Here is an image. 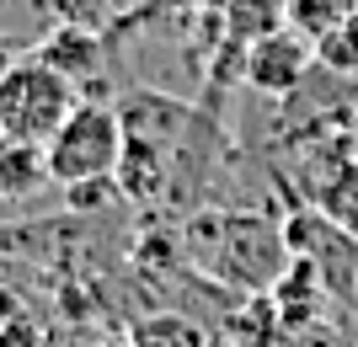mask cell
I'll return each instance as SVG.
<instances>
[{
    "instance_id": "obj_2",
    "label": "cell",
    "mask_w": 358,
    "mask_h": 347,
    "mask_svg": "<svg viewBox=\"0 0 358 347\" xmlns=\"http://www.w3.org/2000/svg\"><path fill=\"white\" fill-rule=\"evenodd\" d=\"M123 145H129V128H123L118 107H107V102H80L70 118L59 123V134L43 145L48 182H54V187H80V182H107V177H118Z\"/></svg>"
},
{
    "instance_id": "obj_6",
    "label": "cell",
    "mask_w": 358,
    "mask_h": 347,
    "mask_svg": "<svg viewBox=\"0 0 358 347\" xmlns=\"http://www.w3.org/2000/svg\"><path fill=\"white\" fill-rule=\"evenodd\" d=\"M284 11H289V0H230V6H224V32L252 48L257 38H268V32L284 27V22H278Z\"/></svg>"
},
{
    "instance_id": "obj_8",
    "label": "cell",
    "mask_w": 358,
    "mask_h": 347,
    "mask_svg": "<svg viewBox=\"0 0 358 347\" xmlns=\"http://www.w3.org/2000/svg\"><path fill=\"white\" fill-rule=\"evenodd\" d=\"M348 11H353L348 0H289L294 32H299V38H315V43H321V38H327V32L337 27V22H343Z\"/></svg>"
},
{
    "instance_id": "obj_5",
    "label": "cell",
    "mask_w": 358,
    "mask_h": 347,
    "mask_svg": "<svg viewBox=\"0 0 358 347\" xmlns=\"http://www.w3.org/2000/svg\"><path fill=\"white\" fill-rule=\"evenodd\" d=\"M54 187L48 182V161H43V145H22V139H0V198H32Z\"/></svg>"
},
{
    "instance_id": "obj_10",
    "label": "cell",
    "mask_w": 358,
    "mask_h": 347,
    "mask_svg": "<svg viewBox=\"0 0 358 347\" xmlns=\"http://www.w3.org/2000/svg\"><path fill=\"white\" fill-rule=\"evenodd\" d=\"M64 193H70L75 209H96V203L113 198V177H107V182H80V187H64Z\"/></svg>"
},
{
    "instance_id": "obj_4",
    "label": "cell",
    "mask_w": 358,
    "mask_h": 347,
    "mask_svg": "<svg viewBox=\"0 0 358 347\" xmlns=\"http://www.w3.org/2000/svg\"><path fill=\"white\" fill-rule=\"evenodd\" d=\"M32 59H43L48 70H59V75L75 80V91H80V80L102 70V43H96L86 27H59L32 48Z\"/></svg>"
},
{
    "instance_id": "obj_9",
    "label": "cell",
    "mask_w": 358,
    "mask_h": 347,
    "mask_svg": "<svg viewBox=\"0 0 358 347\" xmlns=\"http://www.w3.org/2000/svg\"><path fill=\"white\" fill-rule=\"evenodd\" d=\"M134 347H203V337H198L193 320H182V316H155L134 332Z\"/></svg>"
},
{
    "instance_id": "obj_11",
    "label": "cell",
    "mask_w": 358,
    "mask_h": 347,
    "mask_svg": "<svg viewBox=\"0 0 358 347\" xmlns=\"http://www.w3.org/2000/svg\"><path fill=\"white\" fill-rule=\"evenodd\" d=\"M11 320H16V300L0 288V326H11Z\"/></svg>"
},
{
    "instance_id": "obj_3",
    "label": "cell",
    "mask_w": 358,
    "mask_h": 347,
    "mask_svg": "<svg viewBox=\"0 0 358 347\" xmlns=\"http://www.w3.org/2000/svg\"><path fill=\"white\" fill-rule=\"evenodd\" d=\"M310 59H315L310 38H299L294 27H278V32H268V38H257L246 48V86L268 91V96H289L305 80Z\"/></svg>"
},
{
    "instance_id": "obj_7",
    "label": "cell",
    "mask_w": 358,
    "mask_h": 347,
    "mask_svg": "<svg viewBox=\"0 0 358 347\" xmlns=\"http://www.w3.org/2000/svg\"><path fill=\"white\" fill-rule=\"evenodd\" d=\"M321 214H327L331 230L358 235V161H348V166L321 187Z\"/></svg>"
},
{
    "instance_id": "obj_1",
    "label": "cell",
    "mask_w": 358,
    "mask_h": 347,
    "mask_svg": "<svg viewBox=\"0 0 358 347\" xmlns=\"http://www.w3.org/2000/svg\"><path fill=\"white\" fill-rule=\"evenodd\" d=\"M75 107H80L75 80H64L59 70H48L32 54H22L0 70V139L48 145Z\"/></svg>"
}]
</instances>
